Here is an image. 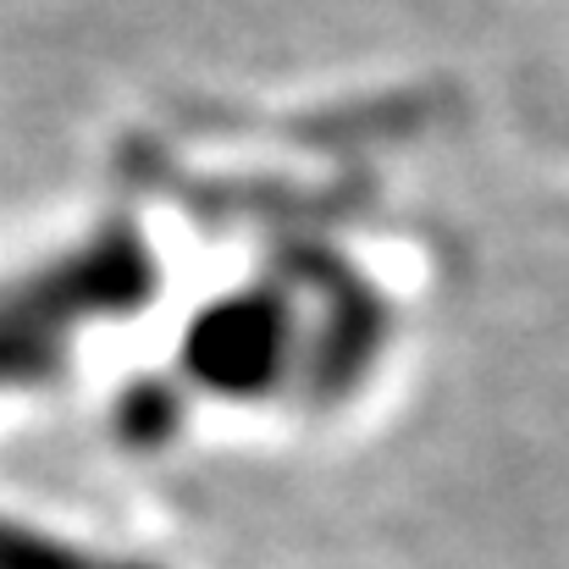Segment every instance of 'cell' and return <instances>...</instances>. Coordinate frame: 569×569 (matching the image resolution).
I'll return each mask as SVG.
<instances>
[]
</instances>
